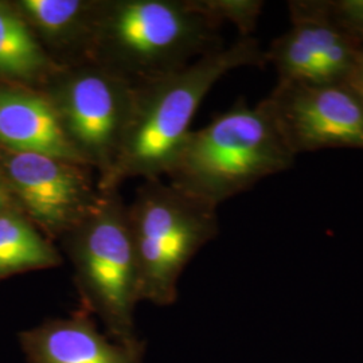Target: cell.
Wrapping results in <instances>:
<instances>
[{
    "mask_svg": "<svg viewBox=\"0 0 363 363\" xmlns=\"http://www.w3.org/2000/svg\"><path fill=\"white\" fill-rule=\"evenodd\" d=\"M265 65V50L259 42L241 37L181 70L133 86L128 130L115 166L99 181L100 191L118 190L133 178H162L191 132L195 113L214 84L234 69Z\"/></svg>",
    "mask_w": 363,
    "mask_h": 363,
    "instance_id": "cell-1",
    "label": "cell"
},
{
    "mask_svg": "<svg viewBox=\"0 0 363 363\" xmlns=\"http://www.w3.org/2000/svg\"><path fill=\"white\" fill-rule=\"evenodd\" d=\"M220 28L193 0H101L91 64L136 86L223 48Z\"/></svg>",
    "mask_w": 363,
    "mask_h": 363,
    "instance_id": "cell-2",
    "label": "cell"
},
{
    "mask_svg": "<svg viewBox=\"0 0 363 363\" xmlns=\"http://www.w3.org/2000/svg\"><path fill=\"white\" fill-rule=\"evenodd\" d=\"M295 157L264 104L252 108L242 99L191 130L164 177L175 189L218 208L261 179L291 169Z\"/></svg>",
    "mask_w": 363,
    "mask_h": 363,
    "instance_id": "cell-3",
    "label": "cell"
},
{
    "mask_svg": "<svg viewBox=\"0 0 363 363\" xmlns=\"http://www.w3.org/2000/svg\"><path fill=\"white\" fill-rule=\"evenodd\" d=\"M61 241L74 269L82 307L101 319L115 342L140 343L135 331V310L140 303L138 259L128 205L118 190L103 191L97 208Z\"/></svg>",
    "mask_w": 363,
    "mask_h": 363,
    "instance_id": "cell-4",
    "label": "cell"
},
{
    "mask_svg": "<svg viewBox=\"0 0 363 363\" xmlns=\"http://www.w3.org/2000/svg\"><path fill=\"white\" fill-rule=\"evenodd\" d=\"M140 301L167 307L195 255L220 232L217 208L159 179L144 181L128 205Z\"/></svg>",
    "mask_w": 363,
    "mask_h": 363,
    "instance_id": "cell-5",
    "label": "cell"
},
{
    "mask_svg": "<svg viewBox=\"0 0 363 363\" xmlns=\"http://www.w3.org/2000/svg\"><path fill=\"white\" fill-rule=\"evenodd\" d=\"M58 116L66 139L105 178L116 163L133 108V86L96 64L61 67L39 88Z\"/></svg>",
    "mask_w": 363,
    "mask_h": 363,
    "instance_id": "cell-6",
    "label": "cell"
},
{
    "mask_svg": "<svg viewBox=\"0 0 363 363\" xmlns=\"http://www.w3.org/2000/svg\"><path fill=\"white\" fill-rule=\"evenodd\" d=\"M0 172L19 210L50 241L62 240L103 199L96 171L77 162L0 150Z\"/></svg>",
    "mask_w": 363,
    "mask_h": 363,
    "instance_id": "cell-7",
    "label": "cell"
},
{
    "mask_svg": "<svg viewBox=\"0 0 363 363\" xmlns=\"http://www.w3.org/2000/svg\"><path fill=\"white\" fill-rule=\"evenodd\" d=\"M261 103L295 156L325 148L363 150V105L347 82H277Z\"/></svg>",
    "mask_w": 363,
    "mask_h": 363,
    "instance_id": "cell-8",
    "label": "cell"
},
{
    "mask_svg": "<svg viewBox=\"0 0 363 363\" xmlns=\"http://www.w3.org/2000/svg\"><path fill=\"white\" fill-rule=\"evenodd\" d=\"M292 27L265 50L277 82L346 84L363 45L330 19L325 0L288 3Z\"/></svg>",
    "mask_w": 363,
    "mask_h": 363,
    "instance_id": "cell-9",
    "label": "cell"
},
{
    "mask_svg": "<svg viewBox=\"0 0 363 363\" xmlns=\"http://www.w3.org/2000/svg\"><path fill=\"white\" fill-rule=\"evenodd\" d=\"M19 343L28 363H143V342H115L100 333L85 307L21 333Z\"/></svg>",
    "mask_w": 363,
    "mask_h": 363,
    "instance_id": "cell-10",
    "label": "cell"
},
{
    "mask_svg": "<svg viewBox=\"0 0 363 363\" xmlns=\"http://www.w3.org/2000/svg\"><path fill=\"white\" fill-rule=\"evenodd\" d=\"M0 150L86 164L66 139L49 99L39 89L26 86H0Z\"/></svg>",
    "mask_w": 363,
    "mask_h": 363,
    "instance_id": "cell-11",
    "label": "cell"
},
{
    "mask_svg": "<svg viewBox=\"0 0 363 363\" xmlns=\"http://www.w3.org/2000/svg\"><path fill=\"white\" fill-rule=\"evenodd\" d=\"M101 0H21L25 18L43 49L60 67L91 64Z\"/></svg>",
    "mask_w": 363,
    "mask_h": 363,
    "instance_id": "cell-12",
    "label": "cell"
},
{
    "mask_svg": "<svg viewBox=\"0 0 363 363\" xmlns=\"http://www.w3.org/2000/svg\"><path fill=\"white\" fill-rule=\"evenodd\" d=\"M60 69L15 6L0 1V77L39 89Z\"/></svg>",
    "mask_w": 363,
    "mask_h": 363,
    "instance_id": "cell-13",
    "label": "cell"
},
{
    "mask_svg": "<svg viewBox=\"0 0 363 363\" xmlns=\"http://www.w3.org/2000/svg\"><path fill=\"white\" fill-rule=\"evenodd\" d=\"M61 265V253L21 210L0 211V279Z\"/></svg>",
    "mask_w": 363,
    "mask_h": 363,
    "instance_id": "cell-14",
    "label": "cell"
},
{
    "mask_svg": "<svg viewBox=\"0 0 363 363\" xmlns=\"http://www.w3.org/2000/svg\"><path fill=\"white\" fill-rule=\"evenodd\" d=\"M193 3L220 26L234 25L241 37H250L264 9V1L259 0H193Z\"/></svg>",
    "mask_w": 363,
    "mask_h": 363,
    "instance_id": "cell-15",
    "label": "cell"
},
{
    "mask_svg": "<svg viewBox=\"0 0 363 363\" xmlns=\"http://www.w3.org/2000/svg\"><path fill=\"white\" fill-rule=\"evenodd\" d=\"M330 19L363 45V0H325Z\"/></svg>",
    "mask_w": 363,
    "mask_h": 363,
    "instance_id": "cell-16",
    "label": "cell"
},
{
    "mask_svg": "<svg viewBox=\"0 0 363 363\" xmlns=\"http://www.w3.org/2000/svg\"><path fill=\"white\" fill-rule=\"evenodd\" d=\"M347 84L350 85L351 89L355 91V94L358 96L359 101L363 105V50L357 61V65L354 67L350 78L347 81Z\"/></svg>",
    "mask_w": 363,
    "mask_h": 363,
    "instance_id": "cell-17",
    "label": "cell"
},
{
    "mask_svg": "<svg viewBox=\"0 0 363 363\" xmlns=\"http://www.w3.org/2000/svg\"><path fill=\"white\" fill-rule=\"evenodd\" d=\"M4 210H19V208L7 182L0 172V211Z\"/></svg>",
    "mask_w": 363,
    "mask_h": 363,
    "instance_id": "cell-18",
    "label": "cell"
}]
</instances>
